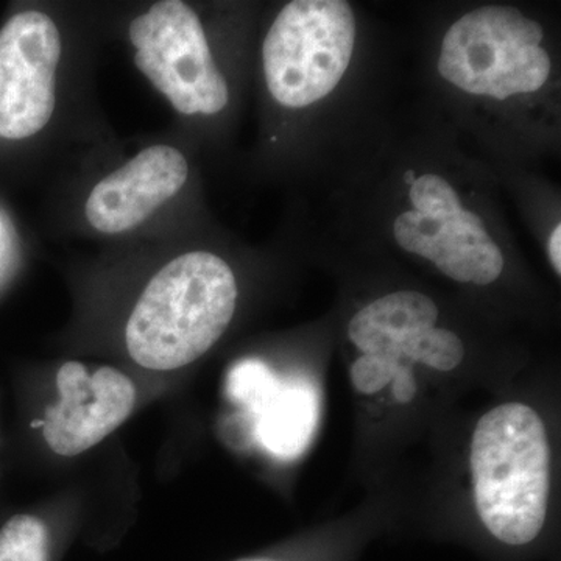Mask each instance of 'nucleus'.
<instances>
[{
  "label": "nucleus",
  "mask_w": 561,
  "mask_h": 561,
  "mask_svg": "<svg viewBox=\"0 0 561 561\" xmlns=\"http://www.w3.org/2000/svg\"><path fill=\"white\" fill-rule=\"evenodd\" d=\"M356 21L343 0L287 3L262 47L265 80L287 108H305L335 90L348 69Z\"/></svg>",
  "instance_id": "7ed1b4c3"
},
{
  "label": "nucleus",
  "mask_w": 561,
  "mask_h": 561,
  "mask_svg": "<svg viewBox=\"0 0 561 561\" xmlns=\"http://www.w3.org/2000/svg\"><path fill=\"white\" fill-rule=\"evenodd\" d=\"M470 465L486 531L505 548L534 545L551 493V448L540 415L522 402L491 409L472 434Z\"/></svg>",
  "instance_id": "f257e3e1"
},
{
  "label": "nucleus",
  "mask_w": 561,
  "mask_h": 561,
  "mask_svg": "<svg viewBox=\"0 0 561 561\" xmlns=\"http://www.w3.org/2000/svg\"><path fill=\"white\" fill-rule=\"evenodd\" d=\"M443 221L421 216L416 210H405L394 220V241L402 250L432 261L440 242Z\"/></svg>",
  "instance_id": "2eb2a0df"
},
{
  "label": "nucleus",
  "mask_w": 561,
  "mask_h": 561,
  "mask_svg": "<svg viewBox=\"0 0 561 561\" xmlns=\"http://www.w3.org/2000/svg\"><path fill=\"white\" fill-rule=\"evenodd\" d=\"M416 390H419V386H416L411 365L401 364L397 375H394L393 382H391L394 400L401 402V404H408L415 398Z\"/></svg>",
  "instance_id": "f3484780"
},
{
  "label": "nucleus",
  "mask_w": 561,
  "mask_h": 561,
  "mask_svg": "<svg viewBox=\"0 0 561 561\" xmlns=\"http://www.w3.org/2000/svg\"><path fill=\"white\" fill-rule=\"evenodd\" d=\"M187 175L190 165L181 151L151 146L92 190L88 220L105 234L131 230L175 197Z\"/></svg>",
  "instance_id": "0eeeda50"
},
{
  "label": "nucleus",
  "mask_w": 561,
  "mask_h": 561,
  "mask_svg": "<svg viewBox=\"0 0 561 561\" xmlns=\"http://www.w3.org/2000/svg\"><path fill=\"white\" fill-rule=\"evenodd\" d=\"M465 359V345L456 332L432 328L413 337L402 350V360L420 362L437 371H453Z\"/></svg>",
  "instance_id": "ddd939ff"
},
{
  "label": "nucleus",
  "mask_w": 561,
  "mask_h": 561,
  "mask_svg": "<svg viewBox=\"0 0 561 561\" xmlns=\"http://www.w3.org/2000/svg\"><path fill=\"white\" fill-rule=\"evenodd\" d=\"M405 362L391 357L364 354L351 367L350 376L354 389L364 394H375L393 382L398 368Z\"/></svg>",
  "instance_id": "dca6fc26"
},
{
  "label": "nucleus",
  "mask_w": 561,
  "mask_h": 561,
  "mask_svg": "<svg viewBox=\"0 0 561 561\" xmlns=\"http://www.w3.org/2000/svg\"><path fill=\"white\" fill-rule=\"evenodd\" d=\"M416 179H419V176H416V173L415 171H408L404 173V181H405V184H409V186H412L413 183H415Z\"/></svg>",
  "instance_id": "6ab92c4d"
},
{
  "label": "nucleus",
  "mask_w": 561,
  "mask_h": 561,
  "mask_svg": "<svg viewBox=\"0 0 561 561\" xmlns=\"http://www.w3.org/2000/svg\"><path fill=\"white\" fill-rule=\"evenodd\" d=\"M238 284L230 265L206 251L175 257L151 278L125 330L131 359L149 370L186 367L230 327Z\"/></svg>",
  "instance_id": "f03ea898"
},
{
  "label": "nucleus",
  "mask_w": 561,
  "mask_h": 561,
  "mask_svg": "<svg viewBox=\"0 0 561 561\" xmlns=\"http://www.w3.org/2000/svg\"><path fill=\"white\" fill-rule=\"evenodd\" d=\"M524 51L526 47L501 39L481 9L472 10L443 38L438 72L468 94L505 101Z\"/></svg>",
  "instance_id": "1a4fd4ad"
},
{
  "label": "nucleus",
  "mask_w": 561,
  "mask_h": 561,
  "mask_svg": "<svg viewBox=\"0 0 561 561\" xmlns=\"http://www.w3.org/2000/svg\"><path fill=\"white\" fill-rule=\"evenodd\" d=\"M409 197L413 210L434 220H448L461 213V203L456 190L442 176L426 173L416 179Z\"/></svg>",
  "instance_id": "4468645a"
},
{
  "label": "nucleus",
  "mask_w": 561,
  "mask_h": 561,
  "mask_svg": "<svg viewBox=\"0 0 561 561\" xmlns=\"http://www.w3.org/2000/svg\"><path fill=\"white\" fill-rule=\"evenodd\" d=\"M230 393L256 416L257 440L279 459L308 448L319 423V398L305 382L278 381L260 362H243L230 375Z\"/></svg>",
  "instance_id": "6e6552de"
},
{
  "label": "nucleus",
  "mask_w": 561,
  "mask_h": 561,
  "mask_svg": "<svg viewBox=\"0 0 561 561\" xmlns=\"http://www.w3.org/2000/svg\"><path fill=\"white\" fill-rule=\"evenodd\" d=\"M438 308L420 291L402 290L378 298L350 321V341L370 356L402 360V350L421 332L432 330Z\"/></svg>",
  "instance_id": "9d476101"
},
{
  "label": "nucleus",
  "mask_w": 561,
  "mask_h": 561,
  "mask_svg": "<svg viewBox=\"0 0 561 561\" xmlns=\"http://www.w3.org/2000/svg\"><path fill=\"white\" fill-rule=\"evenodd\" d=\"M431 262L448 278L476 286H489L504 271L502 251L481 217L465 209L443 221L440 242Z\"/></svg>",
  "instance_id": "9b49d317"
},
{
  "label": "nucleus",
  "mask_w": 561,
  "mask_h": 561,
  "mask_svg": "<svg viewBox=\"0 0 561 561\" xmlns=\"http://www.w3.org/2000/svg\"><path fill=\"white\" fill-rule=\"evenodd\" d=\"M61 36L54 20L24 11L0 31V138L25 139L49 124Z\"/></svg>",
  "instance_id": "39448f33"
},
{
  "label": "nucleus",
  "mask_w": 561,
  "mask_h": 561,
  "mask_svg": "<svg viewBox=\"0 0 561 561\" xmlns=\"http://www.w3.org/2000/svg\"><path fill=\"white\" fill-rule=\"evenodd\" d=\"M60 400L44 413L41 432L47 446L61 457L94 448L130 416L136 387L111 367L91 370L81 362H66L58 370Z\"/></svg>",
  "instance_id": "423d86ee"
},
{
  "label": "nucleus",
  "mask_w": 561,
  "mask_h": 561,
  "mask_svg": "<svg viewBox=\"0 0 561 561\" xmlns=\"http://www.w3.org/2000/svg\"><path fill=\"white\" fill-rule=\"evenodd\" d=\"M549 257L557 275L561 273V225H557L556 230L552 231L551 239H549Z\"/></svg>",
  "instance_id": "a211bd4d"
},
{
  "label": "nucleus",
  "mask_w": 561,
  "mask_h": 561,
  "mask_svg": "<svg viewBox=\"0 0 561 561\" xmlns=\"http://www.w3.org/2000/svg\"><path fill=\"white\" fill-rule=\"evenodd\" d=\"M135 62L181 114H217L228 84L214 62L201 20L187 3L162 0L128 28Z\"/></svg>",
  "instance_id": "20e7f679"
},
{
  "label": "nucleus",
  "mask_w": 561,
  "mask_h": 561,
  "mask_svg": "<svg viewBox=\"0 0 561 561\" xmlns=\"http://www.w3.org/2000/svg\"><path fill=\"white\" fill-rule=\"evenodd\" d=\"M51 552L49 527L38 516L20 513L0 527V561H50Z\"/></svg>",
  "instance_id": "f8f14e48"
}]
</instances>
